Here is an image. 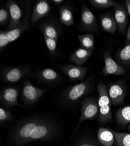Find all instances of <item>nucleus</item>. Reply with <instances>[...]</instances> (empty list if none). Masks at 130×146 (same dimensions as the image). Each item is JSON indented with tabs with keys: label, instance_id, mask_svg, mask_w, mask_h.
<instances>
[{
	"label": "nucleus",
	"instance_id": "nucleus-1",
	"mask_svg": "<svg viewBox=\"0 0 130 146\" xmlns=\"http://www.w3.org/2000/svg\"><path fill=\"white\" fill-rule=\"evenodd\" d=\"M56 132L50 121L42 119H27L19 124L13 133V140L16 146H23L36 140L50 139Z\"/></svg>",
	"mask_w": 130,
	"mask_h": 146
},
{
	"label": "nucleus",
	"instance_id": "nucleus-2",
	"mask_svg": "<svg viewBox=\"0 0 130 146\" xmlns=\"http://www.w3.org/2000/svg\"><path fill=\"white\" fill-rule=\"evenodd\" d=\"M99 95L98 105L99 108V120L100 123L105 124L113 120L112 113V101L106 85L100 82L98 85Z\"/></svg>",
	"mask_w": 130,
	"mask_h": 146
},
{
	"label": "nucleus",
	"instance_id": "nucleus-3",
	"mask_svg": "<svg viewBox=\"0 0 130 146\" xmlns=\"http://www.w3.org/2000/svg\"><path fill=\"white\" fill-rule=\"evenodd\" d=\"M29 17L30 10L29 9L25 18L22 19L20 24L17 28L12 30L0 31V49L1 50L9 43L18 39L23 32H25L29 28Z\"/></svg>",
	"mask_w": 130,
	"mask_h": 146
},
{
	"label": "nucleus",
	"instance_id": "nucleus-4",
	"mask_svg": "<svg viewBox=\"0 0 130 146\" xmlns=\"http://www.w3.org/2000/svg\"><path fill=\"white\" fill-rule=\"evenodd\" d=\"M99 115L98 102L94 98L84 100L81 104V115L79 117L78 126L86 120H93Z\"/></svg>",
	"mask_w": 130,
	"mask_h": 146
},
{
	"label": "nucleus",
	"instance_id": "nucleus-5",
	"mask_svg": "<svg viewBox=\"0 0 130 146\" xmlns=\"http://www.w3.org/2000/svg\"><path fill=\"white\" fill-rule=\"evenodd\" d=\"M47 92V90L36 87L29 81H26L23 85L21 98L25 104L33 105L36 103L42 95Z\"/></svg>",
	"mask_w": 130,
	"mask_h": 146
},
{
	"label": "nucleus",
	"instance_id": "nucleus-6",
	"mask_svg": "<svg viewBox=\"0 0 130 146\" xmlns=\"http://www.w3.org/2000/svg\"><path fill=\"white\" fill-rule=\"evenodd\" d=\"M90 89V82L88 81L80 82L69 87L65 92L64 100L67 103H73L89 92Z\"/></svg>",
	"mask_w": 130,
	"mask_h": 146
},
{
	"label": "nucleus",
	"instance_id": "nucleus-7",
	"mask_svg": "<svg viewBox=\"0 0 130 146\" xmlns=\"http://www.w3.org/2000/svg\"><path fill=\"white\" fill-rule=\"evenodd\" d=\"M30 72V70L28 67H7L2 70L1 78L4 82H16L24 76L29 75Z\"/></svg>",
	"mask_w": 130,
	"mask_h": 146
},
{
	"label": "nucleus",
	"instance_id": "nucleus-8",
	"mask_svg": "<svg viewBox=\"0 0 130 146\" xmlns=\"http://www.w3.org/2000/svg\"><path fill=\"white\" fill-rule=\"evenodd\" d=\"M104 66L103 72L104 76L109 75L121 76L126 74L125 68L120 64L118 63L112 57L109 52H106L104 56Z\"/></svg>",
	"mask_w": 130,
	"mask_h": 146
},
{
	"label": "nucleus",
	"instance_id": "nucleus-9",
	"mask_svg": "<svg viewBox=\"0 0 130 146\" xmlns=\"http://www.w3.org/2000/svg\"><path fill=\"white\" fill-rule=\"evenodd\" d=\"M7 8L10 15V21L7 29L12 30L17 28L20 24L23 12L18 4L12 0L7 1Z\"/></svg>",
	"mask_w": 130,
	"mask_h": 146
},
{
	"label": "nucleus",
	"instance_id": "nucleus-10",
	"mask_svg": "<svg viewBox=\"0 0 130 146\" xmlns=\"http://www.w3.org/2000/svg\"><path fill=\"white\" fill-rule=\"evenodd\" d=\"M108 93L112 105H119L124 103L127 95L125 87L120 83H113L109 87Z\"/></svg>",
	"mask_w": 130,
	"mask_h": 146
},
{
	"label": "nucleus",
	"instance_id": "nucleus-11",
	"mask_svg": "<svg viewBox=\"0 0 130 146\" xmlns=\"http://www.w3.org/2000/svg\"><path fill=\"white\" fill-rule=\"evenodd\" d=\"M51 8L46 0H38L35 4L33 13L30 16V21L34 26L40 19L47 15Z\"/></svg>",
	"mask_w": 130,
	"mask_h": 146
},
{
	"label": "nucleus",
	"instance_id": "nucleus-12",
	"mask_svg": "<svg viewBox=\"0 0 130 146\" xmlns=\"http://www.w3.org/2000/svg\"><path fill=\"white\" fill-rule=\"evenodd\" d=\"M19 90L16 87L4 88L1 92V102L6 108L19 106L18 102Z\"/></svg>",
	"mask_w": 130,
	"mask_h": 146
},
{
	"label": "nucleus",
	"instance_id": "nucleus-13",
	"mask_svg": "<svg viewBox=\"0 0 130 146\" xmlns=\"http://www.w3.org/2000/svg\"><path fill=\"white\" fill-rule=\"evenodd\" d=\"M114 17L120 32L124 33L128 24V14L126 7L123 4L114 7Z\"/></svg>",
	"mask_w": 130,
	"mask_h": 146
},
{
	"label": "nucleus",
	"instance_id": "nucleus-14",
	"mask_svg": "<svg viewBox=\"0 0 130 146\" xmlns=\"http://www.w3.org/2000/svg\"><path fill=\"white\" fill-rule=\"evenodd\" d=\"M81 25L87 31H93L96 27V19L92 12L86 6L81 9Z\"/></svg>",
	"mask_w": 130,
	"mask_h": 146
},
{
	"label": "nucleus",
	"instance_id": "nucleus-15",
	"mask_svg": "<svg viewBox=\"0 0 130 146\" xmlns=\"http://www.w3.org/2000/svg\"><path fill=\"white\" fill-rule=\"evenodd\" d=\"M64 74L71 80H79L84 78L87 71V68L74 65H66L61 68Z\"/></svg>",
	"mask_w": 130,
	"mask_h": 146
},
{
	"label": "nucleus",
	"instance_id": "nucleus-16",
	"mask_svg": "<svg viewBox=\"0 0 130 146\" xmlns=\"http://www.w3.org/2000/svg\"><path fill=\"white\" fill-rule=\"evenodd\" d=\"M100 21L103 29L105 31L114 34L117 29V25L113 14L110 12L100 15Z\"/></svg>",
	"mask_w": 130,
	"mask_h": 146
},
{
	"label": "nucleus",
	"instance_id": "nucleus-17",
	"mask_svg": "<svg viewBox=\"0 0 130 146\" xmlns=\"http://www.w3.org/2000/svg\"><path fill=\"white\" fill-rule=\"evenodd\" d=\"M93 51L79 47L70 56V60L77 66L83 65L92 55Z\"/></svg>",
	"mask_w": 130,
	"mask_h": 146
},
{
	"label": "nucleus",
	"instance_id": "nucleus-18",
	"mask_svg": "<svg viewBox=\"0 0 130 146\" xmlns=\"http://www.w3.org/2000/svg\"><path fill=\"white\" fill-rule=\"evenodd\" d=\"M98 139L104 146H113L115 143V137L110 129L100 127L98 131Z\"/></svg>",
	"mask_w": 130,
	"mask_h": 146
},
{
	"label": "nucleus",
	"instance_id": "nucleus-19",
	"mask_svg": "<svg viewBox=\"0 0 130 146\" xmlns=\"http://www.w3.org/2000/svg\"><path fill=\"white\" fill-rule=\"evenodd\" d=\"M40 30L43 36L52 39H58L60 36V28L55 23L52 22H43L41 25Z\"/></svg>",
	"mask_w": 130,
	"mask_h": 146
},
{
	"label": "nucleus",
	"instance_id": "nucleus-20",
	"mask_svg": "<svg viewBox=\"0 0 130 146\" xmlns=\"http://www.w3.org/2000/svg\"><path fill=\"white\" fill-rule=\"evenodd\" d=\"M38 77L44 82L51 83L57 81L60 78V76L51 68H44L38 72Z\"/></svg>",
	"mask_w": 130,
	"mask_h": 146
},
{
	"label": "nucleus",
	"instance_id": "nucleus-21",
	"mask_svg": "<svg viewBox=\"0 0 130 146\" xmlns=\"http://www.w3.org/2000/svg\"><path fill=\"white\" fill-rule=\"evenodd\" d=\"M117 123L121 125L130 123V105L118 109L115 113Z\"/></svg>",
	"mask_w": 130,
	"mask_h": 146
},
{
	"label": "nucleus",
	"instance_id": "nucleus-22",
	"mask_svg": "<svg viewBox=\"0 0 130 146\" xmlns=\"http://www.w3.org/2000/svg\"><path fill=\"white\" fill-rule=\"evenodd\" d=\"M60 21L67 27L72 26L74 23V16L72 11L66 6H62L59 9Z\"/></svg>",
	"mask_w": 130,
	"mask_h": 146
},
{
	"label": "nucleus",
	"instance_id": "nucleus-23",
	"mask_svg": "<svg viewBox=\"0 0 130 146\" xmlns=\"http://www.w3.org/2000/svg\"><path fill=\"white\" fill-rule=\"evenodd\" d=\"M116 58L120 64L128 68L130 67V43L117 53Z\"/></svg>",
	"mask_w": 130,
	"mask_h": 146
},
{
	"label": "nucleus",
	"instance_id": "nucleus-24",
	"mask_svg": "<svg viewBox=\"0 0 130 146\" xmlns=\"http://www.w3.org/2000/svg\"><path fill=\"white\" fill-rule=\"evenodd\" d=\"M77 37L80 42L81 46L86 49L93 51L94 49V39L91 34L79 35Z\"/></svg>",
	"mask_w": 130,
	"mask_h": 146
},
{
	"label": "nucleus",
	"instance_id": "nucleus-25",
	"mask_svg": "<svg viewBox=\"0 0 130 146\" xmlns=\"http://www.w3.org/2000/svg\"><path fill=\"white\" fill-rule=\"evenodd\" d=\"M112 131L115 137V146H130V133Z\"/></svg>",
	"mask_w": 130,
	"mask_h": 146
},
{
	"label": "nucleus",
	"instance_id": "nucleus-26",
	"mask_svg": "<svg viewBox=\"0 0 130 146\" xmlns=\"http://www.w3.org/2000/svg\"><path fill=\"white\" fill-rule=\"evenodd\" d=\"M90 3L94 8L98 9L114 7L119 4L112 0H92Z\"/></svg>",
	"mask_w": 130,
	"mask_h": 146
},
{
	"label": "nucleus",
	"instance_id": "nucleus-27",
	"mask_svg": "<svg viewBox=\"0 0 130 146\" xmlns=\"http://www.w3.org/2000/svg\"><path fill=\"white\" fill-rule=\"evenodd\" d=\"M44 42L48 48L50 53H54L57 50V39H52L49 37H47L46 36H44Z\"/></svg>",
	"mask_w": 130,
	"mask_h": 146
},
{
	"label": "nucleus",
	"instance_id": "nucleus-28",
	"mask_svg": "<svg viewBox=\"0 0 130 146\" xmlns=\"http://www.w3.org/2000/svg\"><path fill=\"white\" fill-rule=\"evenodd\" d=\"M8 21H10V15L7 8L1 7L0 9V25H4Z\"/></svg>",
	"mask_w": 130,
	"mask_h": 146
},
{
	"label": "nucleus",
	"instance_id": "nucleus-29",
	"mask_svg": "<svg viewBox=\"0 0 130 146\" xmlns=\"http://www.w3.org/2000/svg\"><path fill=\"white\" fill-rule=\"evenodd\" d=\"M12 119H13V116L11 112L2 108H0V121L1 123L6 121H11Z\"/></svg>",
	"mask_w": 130,
	"mask_h": 146
},
{
	"label": "nucleus",
	"instance_id": "nucleus-30",
	"mask_svg": "<svg viewBox=\"0 0 130 146\" xmlns=\"http://www.w3.org/2000/svg\"><path fill=\"white\" fill-rule=\"evenodd\" d=\"M77 146H97V145L92 142L84 141L79 143Z\"/></svg>",
	"mask_w": 130,
	"mask_h": 146
},
{
	"label": "nucleus",
	"instance_id": "nucleus-31",
	"mask_svg": "<svg viewBox=\"0 0 130 146\" xmlns=\"http://www.w3.org/2000/svg\"><path fill=\"white\" fill-rule=\"evenodd\" d=\"M125 2V7L128 12V15L130 17V0H126Z\"/></svg>",
	"mask_w": 130,
	"mask_h": 146
},
{
	"label": "nucleus",
	"instance_id": "nucleus-32",
	"mask_svg": "<svg viewBox=\"0 0 130 146\" xmlns=\"http://www.w3.org/2000/svg\"><path fill=\"white\" fill-rule=\"evenodd\" d=\"M127 40L130 43V25L128 26L127 32Z\"/></svg>",
	"mask_w": 130,
	"mask_h": 146
},
{
	"label": "nucleus",
	"instance_id": "nucleus-33",
	"mask_svg": "<svg viewBox=\"0 0 130 146\" xmlns=\"http://www.w3.org/2000/svg\"><path fill=\"white\" fill-rule=\"evenodd\" d=\"M52 2H53L54 4H61V3H63V2H64V1L63 0H53V1H51Z\"/></svg>",
	"mask_w": 130,
	"mask_h": 146
},
{
	"label": "nucleus",
	"instance_id": "nucleus-34",
	"mask_svg": "<svg viewBox=\"0 0 130 146\" xmlns=\"http://www.w3.org/2000/svg\"><path fill=\"white\" fill-rule=\"evenodd\" d=\"M128 130L130 131V125H129V126H128Z\"/></svg>",
	"mask_w": 130,
	"mask_h": 146
}]
</instances>
